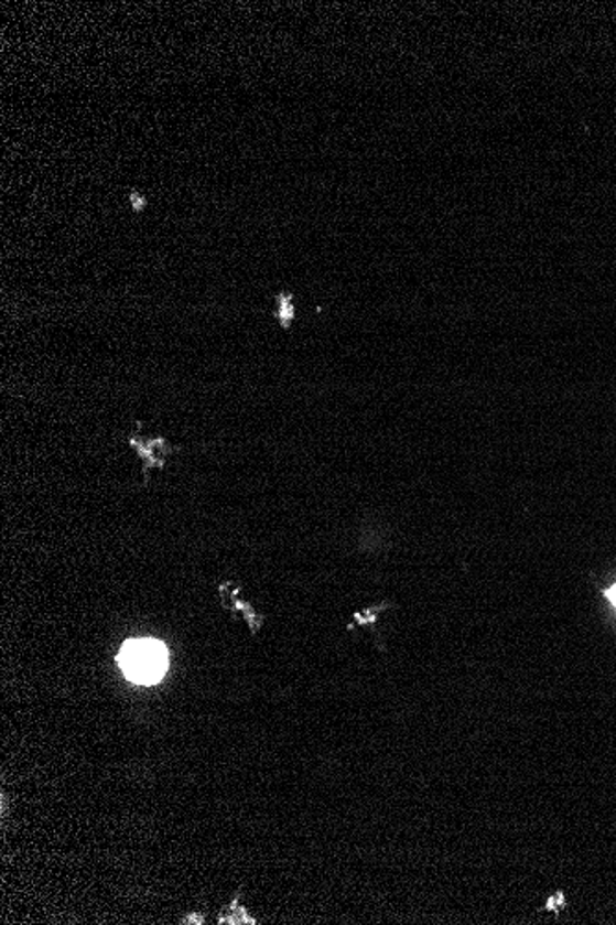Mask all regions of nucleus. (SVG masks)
Masks as SVG:
<instances>
[{
	"instance_id": "1",
	"label": "nucleus",
	"mask_w": 616,
	"mask_h": 925,
	"mask_svg": "<svg viewBox=\"0 0 616 925\" xmlns=\"http://www.w3.org/2000/svg\"><path fill=\"white\" fill-rule=\"evenodd\" d=\"M119 664L125 675L136 684H155L169 665V653L155 639H133L120 650Z\"/></svg>"
},
{
	"instance_id": "3",
	"label": "nucleus",
	"mask_w": 616,
	"mask_h": 925,
	"mask_svg": "<svg viewBox=\"0 0 616 925\" xmlns=\"http://www.w3.org/2000/svg\"><path fill=\"white\" fill-rule=\"evenodd\" d=\"M607 596H609V601L613 602V604H615L616 606V585L615 588H610V590L607 591Z\"/></svg>"
},
{
	"instance_id": "2",
	"label": "nucleus",
	"mask_w": 616,
	"mask_h": 925,
	"mask_svg": "<svg viewBox=\"0 0 616 925\" xmlns=\"http://www.w3.org/2000/svg\"><path fill=\"white\" fill-rule=\"evenodd\" d=\"M130 204L133 209L141 211L142 207H147V200L142 198L141 194L133 193L130 196Z\"/></svg>"
}]
</instances>
